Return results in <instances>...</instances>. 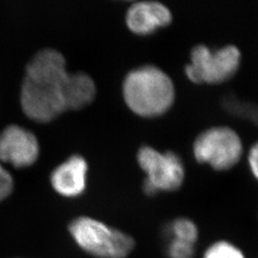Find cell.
I'll return each mask as SVG.
<instances>
[{
  "label": "cell",
  "mask_w": 258,
  "mask_h": 258,
  "mask_svg": "<svg viewBox=\"0 0 258 258\" xmlns=\"http://www.w3.org/2000/svg\"><path fill=\"white\" fill-rule=\"evenodd\" d=\"M167 231L170 239L180 240L195 245L199 239V229L195 222L187 217H178L169 223Z\"/></svg>",
  "instance_id": "8fae6325"
},
{
  "label": "cell",
  "mask_w": 258,
  "mask_h": 258,
  "mask_svg": "<svg viewBox=\"0 0 258 258\" xmlns=\"http://www.w3.org/2000/svg\"><path fill=\"white\" fill-rule=\"evenodd\" d=\"M122 96L127 107L143 118H158L173 106L174 83L170 76L156 65L134 68L122 83Z\"/></svg>",
  "instance_id": "7a4b0ae2"
},
{
  "label": "cell",
  "mask_w": 258,
  "mask_h": 258,
  "mask_svg": "<svg viewBox=\"0 0 258 258\" xmlns=\"http://www.w3.org/2000/svg\"><path fill=\"white\" fill-rule=\"evenodd\" d=\"M172 12L166 4L148 0L133 3L125 15L129 30L138 36H148L171 24Z\"/></svg>",
  "instance_id": "ba28073f"
},
{
  "label": "cell",
  "mask_w": 258,
  "mask_h": 258,
  "mask_svg": "<svg viewBox=\"0 0 258 258\" xmlns=\"http://www.w3.org/2000/svg\"><path fill=\"white\" fill-rule=\"evenodd\" d=\"M14 180L9 171L0 163V201L6 199L13 191Z\"/></svg>",
  "instance_id": "5bb4252c"
},
{
  "label": "cell",
  "mask_w": 258,
  "mask_h": 258,
  "mask_svg": "<svg viewBox=\"0 0 258 258\" xmlns=\"http://www.w3.org/2000/svg\"><path fill=\"white\" fill-rule=\"evenodd\" d=\"M243 152L244 146L239 134L225 125L205 129L192 145L194 159L216 171H226L236 166Z\"/></svg>",
  "instance_id": "8992f818"
},
{
  "label": "cell",
  "mask_w": 258,
  "mask_h": 258,
  "mask_svg": "<svg viewBox=\"0 0 258 258\" xmlns=\"http://www.w3.org/2000/svg\"><path fill=\"white\" fill-rule=\"evenodd\" d=\"M241 61V51L235 45L212 49L198 44L190 51L184 74L195 84H220L231 80L238 72Z\"/></svg>",
  "instance_id": "277c9868"
},
{
  "label": "cell",
  "mask_w": 258,
  "mask_h": 258,
  "mask_svg": "<svg viewBox=\"0 0 258 258\" xmlns=\"http://www.w3.org/2000/svg\"><path fill=\"white\" fill-rule=\"evenodd\" d=\"M69 73L64 56L55 49L39 51L30 60L21 86L25 115L39 122L54 120L66 109L65 87Z\"/></svg>",
  "instance_id": "6da1fadb"
},
{
  "label": "cell",
  "mask_w": 258,
  "mask_h": 258,
  "mask_svg": "<svg viewBox=\"0 0 258 258\" xmlns=\"http://www.w3.org/2000/svg\"><path fill=\"white\" fill-rule=\"evenodd\" d=\"M88 165L81 155H73L56 166L51 174V184L55 192L75 198L84 192L87 183Z\"/></svg>",
  "instance_id": "9c48e42d"
},
{
  "label": "cell",
  "mask_w": 258,
  "mask_h": 258,
  "mask_svg": "<svg viewBox=\"0 0 258 258\" xmlns=\"http://www.w3.org/2000/svg\"><path fill=\"white\" fill-rule=\"evenodd\" d=\"M69 231L76 244L95 257L126 258L135 247V241L126 232L87 216L71 222Z\"/></svg>",
  "instance_id": "3957f363"
},
{
  "label": "cell",
  "mask_w": 258,
  "mask_h": 258,
  "mask_svg": "<svg viewBox=\"0 0 258 258\" xmlns=\"http://www.w3.org/2000/svg\"><path fill=\"white\" fill-rule=\"evenodd\" d=\"M38 154L37 137L27 129L11 124L0 133V162L22 168L36 163Z\"/></svg>",
  "instance_id": "52a82bcc"
},
{
  "label": "cell",
  "mask_w": 258,
  "mask_h": 258,
  "mask_svg": "<svg viewBox=\"0 0 258 258\" xmlns=\"http://www.w3.org/2000/svg\"><path fill=\"white\" fill-rule=\"evenodd\" d=\"M202 258H247L236 244L229 240H217L205 249Z\"/></svg>",
  "instance_id": "7c38bea8"
},
{
  "label": "cell",
  "mask_w": 258,
  "mask_h": 258,
  "mask_svg": "<svg viewBox=\"0 0 258 258\" xmlns=\"http://www.w3.org/2000/svg\"><path fill=\"white\" fill-rule=\"evenodd\" d=\"M167 258H194L195 245L180 240L170 239L166 246Z\"/></svg>",
  "instance_id": "4fadbf2b"
},
{
  "label": "cell",
  "mask_w": 258,
  "mask_h": 258,
  "mask_svg": "<svg viewBox=\"0 0 258 258\" xmlns=\"http://www.w3.org/2000/svg\"><path fill=\"white\" fill-rule=\"evenodd\" d=\"M137 162L146 174L143 190L148 196L173 192L184 184L185 167L175 152H162L150 146H143L137 152Z\"/></svg>",
  "instance_id": "5b68a950"
},
{
  "label": "cell",
  "mask_w": 258,
  "mask_h": 258,
  "mask_svg": "<svg viewBox=\"0 0 258 258\" xmlns=\"http://www.w3.org/2000/svg\"><path fill=\"white\" fill-rule=\"evenodd\" d=\"M248 165L251 175L258 182V141L249 148Z\"/></svg>",
  "instance_id": "9a60e30c"
},
{
  "label": "cell",
  "mask_w": 258,
  "mask_h": 258,
  "mask_svg": "<svg viewBox=\"0 0 258 258\" xmlns=\"http://www.w3.org/2000/svg\"><path fill=\"white\" fill-rule=\"evenodd\" d=\"M96 85L90 76L83 72L69 73L65 87L67 110L82 109L92 102L96 96Z\"/></svg>",
  "instance_id": "30bf717a"
}]
</instances>
